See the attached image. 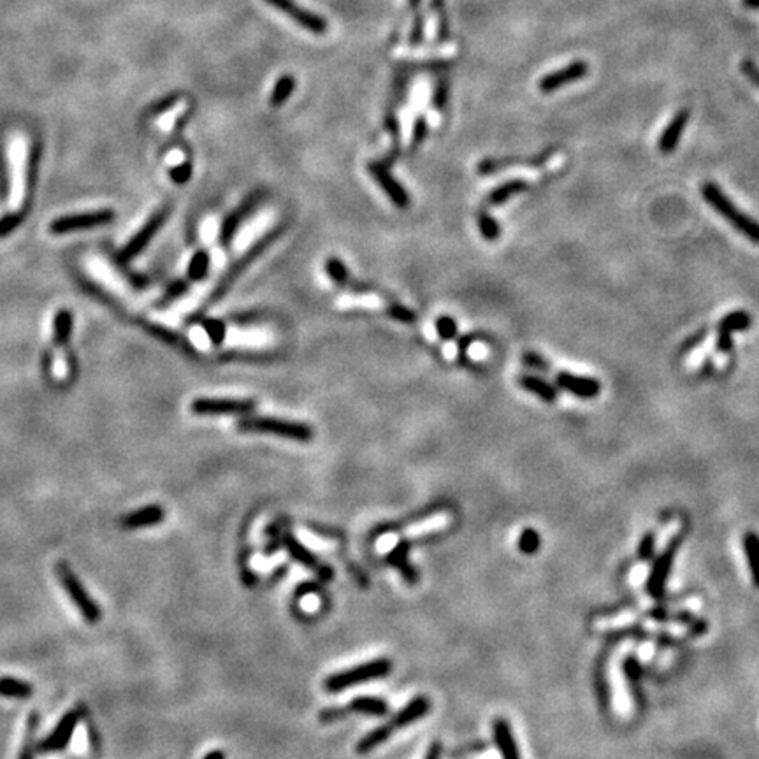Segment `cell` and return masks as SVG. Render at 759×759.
Here are the masks:
<instances>
[{
    "mask_svg": "<svg viewBox=\"0 0 759 759\" xmlns=\"http://www.w3.org/2000/svg\"><path fill=\"white\" fill-rule=\"evenodd\" d=\"M700 193L705 203H707L717 215L723 216L736 233L745 236L750 243H754V245H759V222L754 220L753 216L740 211L733 204V200L720 190L719 185L713 183V181H705V183L701 185Z\"/></svg>",
    "mask_w": 759,
    "mask_h": 759,
    "instance_id": "1",
    "label": "cell"
},
{
    "mask_svg": "<svg viewBox=\"0 0 759 759\" xmlns=\"http://www.w3.org/2000/svg\"><path fill=\"white\" fill-rule=\"evenodd\" d=\"M392 670V663L389 659H373L370 663H362L359 666L350 668V670L340 671V673L329 675L324 681V688L327 693L337 694L341 691L352 688V686L364 684V682L378 681V678L387 677Z\"/></svg>",
    "mask_w": 759,
    "mask_h": 759,
    "instance_id": "2",
    "label": "cell"
},
{
    "mask_svg": "<svg viewBox=\"0 0 759 759\" xmlns=\"http://www.w3.org/2000/svg\"><path fill=\"white\" fill-rule=\"evenodd\" d=\"M55 573L56 576H58L60 584H62L63 591H66L67 596L72 599V603H74L76 608L79 610L83 618H85L88 624H97L102 617L101 608H98L97 603L90 598V594L86 593V589L83 587V584L79 582V579L76 576V573L72 571L69 564H67L66 561H58V563L55 564Z\"/></svg>",
    "mask_w": 759,
    "mask_h": 759,
    "instance_id": "3",
    "label": "cell"
},
{
    "mask_svg": "<svg viewBox=\"0 0 759 759\" xmlns=\"http://www.w3.org/2000/svg\"><path fill=\"white\" fill-rule=\"evenodd\" d=\"M238 427L245 432H271V434L282 436V438L294 439V442L308 443L313 438V429L306 424L292 422V420L275 419V417H253V419H243Z\"/></svg>",
    "mask_w": 759,
    "mask_h": 759,
    "instance_id": "4",
    "label": "cell"
},
{
    "mask_svg": "<svg viewBox=\"0 0 759 759\" xmlns=\"http://www.w3.org/2000/svg\"><path fill=\"white\" fill-rule=\"evenodd\" d=\"M282 230H283V229H282V227H278V229L271 230V233H269V234H265V236H264V238H260V239H259V241H257V243H255V245H253V246H252V248H250V250H248V252H246V253H245V255H243V257H241V259H239V260L236 262V264H234V265H233V268H230V269H229V271H227V272H225V275H223V278H222V280H220V283H218V285H216V288H215V290H213V294H211V297H210V302H216V301H218V299H222V297H223V295H225V294H227V292H229V288H230V287H233V283H234V282H236V278H238V276H239V275H241V272H243V271H245V269H246V268H248V265H250V264H252V262H253V260H255V259H257V257H259V255H260V253H262V252H264V250H265V248H268V246H269V245H271V243H272V241H275V239L280 236V234H282Z\"/></svg>",
    "mask_w": 759,
    "mask_h": 759,
    "instance_id": "5",
    "label": "cell"
},
{
    "mask_svg": "<svg viewBox=\"0 0 759 759\" xmlns=\"http://www.w3.org/2000/svg\"><path fill=\"white\" fill-rule=\"evenodd\" d=\"M86 713V708L83 705H78L76 708H72L66 713V715L60 719V723L56 724L55 730L49 733L46 738L41 740L36 745V753L39 754H49V753H60L67 747L69 740L74 735L76 728H78L81 717Z\"/></svg>",
    "mask_w": 759,
    "mask_h": 759,
    "instance_id": "6",
    "label": "cell"
},
{
    "mask_svg": "<svg viewBox=\"0 0 759 759\" xmlns=\"http://www.w3.org/2000/svg\"><path fill=\"white\" fill-rule=\"evenodd\" d=\"M264 2L271 6L272 9L280 11L287 18H290L292 21H295L301 29L313 34V36H325L327 34V20L322 18L320 14L313 13V11L301 7L295 0H264Z\"/></svg>",
    "mask_w": 759,
    "mask_h": 759,
    "instance_id": "7",
    "label": "cell"
},
{
    "mask_svg": "<svg viewBox=\"0 0 759 759\" xmlns=\"http://www.w3.org/2000/svg\"><path fill=\"white\" fill-rule=\"evenodd\" d=\"M678 545H681V540L675 536L671 538L666 549L659 554L656 563L652 564L647 580V593L651 598L659 599L664 594V587H666L668 576H670L671 566H673V559L675 556H677Z\"/></svg>",
    "mask_w": 759,
    "mask_h": 759,
    "instance_id": "8",
    "label": "cell"
},
{
    "mask_svg": "<svg viewBox=\"0 0 759 759\" xmlns=\"http://www.w3.org/2000/svg\"><path fill=\"white\" fill-rule=\"evenodd\" d=\"M111 220H115V213H113L111 210H101V211H92V213L60 216V218L53 220V222L49 223V233L67 234V233H74V230L93 229V227L106 225V223H109Z\"/></svg>",
    "mask_w": 759,
    "mask_h": 759,
    "instance_id": "9",
    "label": "cell"
},
{
    "mask_svg": "<svg viewBox=\"0 0 759 759\" xmlns=\"http://www.w3.org/2000/svg\"><path fill=\"white\" fill-rule=\"evenodd\" d=\"M587 74H589V63L584 62V60H575V62L568 63L566 67H561V69L550 72V74H545L538 81V88H540L541 93H552L556 90L571 85V83L580 81Z\"/></svg>",
    "mask_w": 759,
    "mask_h": 759,
    "instance_id": "10",
    "label": "cell"
},
{
    "mask_svg": "<svg viewBox=\"0 0 759 759\" xmlns=\"http://www.w3.org/2000/svg\"><path fill=\"white\" fill-rule=\"evenodd\" d=\"M167 215H169V210H167V208H164V210L157 211V213L151 216V218L148 220V222L141 227V230H139V233H136L134 238H132L131 241L127 243V246H125V248L121 250V253H120L121 260L128 262V260L136 259V257H138L139 253H141L143 250L146 248L148 243H150L151 239H153L155 234L158 233V229H161V227L164 225Z\"/></svg>",
    "mask_w": 759,
    "mask_h": 759,
    "instance_id": "11",
    "label": "cell"
},
{
    "mask_svg": "<svg viewBox=\"0 0 759 759\" xmlns=\"http://www.w3.org/2000/svg\"><path fill=\"white\" fill-rule=\"evenodd\" d=\"M556 382L559 389L579 399H594L601 394V383L598 378L584 377V375L569 373V371H561L556 375Z\"/></svg>",
    "mask_w": 759,
    "mask_h": 759,
    "instance_id": "12",
    "label": "cell"
},
{
    "mask_svg": "<svg viewBox=\"0 0 759 759\" xmlns=\"http://www.w3.org/2000/svg\"><path fill=\"white\" fill-rule=\"evenodd\" d=\"M262 200H264V193L262 192L252 193V195H248L245 200H243L241 206H238L233 213L223 220L222 229H220V243H222V246L230 245V241L234 239V234H236L238 227L241 225V223L257 210V206H259Z\"/></svg>",
    "mask_w": 759,
    "mask_h": 759,
    "instance_id": "13",
    "label": "cell"
},
{
    "mask_svg": "<svg viewBox=\"0 0 759 759\" xmlns=\"http://www.w3.org/2000/svg\"><path fill=\"white\" fill-rule=\"evenodd\" d=\"M255 408V403L248 399H195L192 403V412L197 415H234V413H248Z\"/></svg>",
    "mask_w": 759,
    "mask_h": 759,
    "instance_id": "14",
    "label": "cell"
},
{
    "mask_svg": "<svg viewBox=\"0 0 759 759\" xmlns=\"http://www.w3.org/2000/svg\"><path fill=\"white\" fill-rule=\"evenodd\" d=\"M691 120V109L689 108H682L678 109L677 113L673 115V118L670 120V123L664 127L663 134L659 136V141H658V150L661 151L663 155H670L671 151L677 150L678 143H681L682 139V134H684L686 127H688Z\"/></svg>",
    "mask_w": 759,
    "mask_h": 759,
    "instance_id": "15",
    "label": "cell"
},
{
    "mask_svg": "<svg viewBox=\"0 0 759 759\" xmlns=\"http://www.w3.org/2000/svg\"><path fill=\"white\" fill-rule=\"evenodd\" d=\"M370 173L373 174L375 180L378 181L380 187L385 190V193L390 197V200H392L394 204H397L399 208L408 206L409 204L408 193H406L404 188L401 187L396 180H394V176L389 173L387 165L380 164V162H375V164L370 165Z\"/></svg>",
    "mask_w": 759,
    "mask_h": 759,
    "instance_id": "16",
    "label": "cell"
},
{
    "mask_svg": "<svg viewBox=\"0 0 759 759\" xmlns=\"http://www.w3.org/2000/svg\"><path fill=\"white\" fill-rule=\"evenodd\" d=\"M283 545L285 549H287V552L290 554L292 557H294L297 563H301L302 566L310 568V569H315V571L318 573V575L322 576V579H331L332 576V571L329 568L322 566L320 563H318L317 557L313 556V554L310 552V549H306L305 545L301 544V541L297 540V538H294L292 534H285L283 536Z\"/></svg>",
    "mask_w": 759,
    "mask_h": 759,
    "instance_id": "17",
    "label": "cell"
},
{
    "mask_svg": "<svg viewBox=\"0 0 759 759\" xmlns=\"http://www.w3.org/2000/svg\"><path fill=\"white\" fill-rule=\"evenodd\" d=\"M492 731H494V740L498 750L501 754V759H521V753H519L517 742H515L514 731H511L510 723L506 719H496L492 723Z\"/></svg>",
    "mask_w": 759,
    "mask_h": 759,
    "instance_id": "18",
    "label": "cell"
},
{
    "mask_svg": "<svg viewBox=\"0 0 759 759\" xmlns=\"http://www.w3.org/2000/svg\"><path fill=\"white\" fill-rule=\"evenodd\" d=\"M165 511L162 510L158 504H150V506L141 508V510H136L132 514L123 515L121 517V527L125 529H141V527H150L155 524H161L164 521Z\"/></svg>",
    "mask_w": 759,
    "mask_h": 759,
    "instance_id": "19",
    "label": "cell"
},
{
    "mask_svg": "<svg viewBox=\"0 0 759 759\" xmlns=\"http://www.w3.org/2000/svg\"><path fill=\"white\" fill-rule=\"evenodd\" d=\"M429 708H431V701H429L427 696L413 698V700L409 701L404 708H401V710L394 715V719L390 720V724H392L394 730L409 726V724L422 719V717L429 712Z\"/></svg>",
    "mask_w": 759,
    "mask_h": 759,
    "instance_id": "20",
    "label": "cell"
},
{
    "mask_svg": "<svg viewBox=\"0 0 759 759\" xmlns=\"http://www.w3.org/2000/svg\"><path fill=\"white\" fill-rule=\"evenodd\" d=\"M517 382L524 390H527V392H531L533 396H536L538 399L545 401V403H554V401L557 399V396H559L557 387L554 385V383H550L549 380L538 377V375H521V377L517 378Z\"/></svg>",
    "mask_w": 759,
    "mask_h": 759,
    "instance_id": "21",
    "label": "cell"
},
{
    "mask_svg": "<svg viewBox=\"0 0 759 759\" xmlns=\"http://www.w3.org/2000/svg\"><path fill=\"white\" fill-rule=\"evenodd\" d=\"M527 188H529V183H527L526 180L504 181V183L498 185V187L489 193L487 203L492 204V206H499V204L508 203V200H510L514 195H517V193L526 192Z\"/></svg>",
    "mask_w": 759,
    "mask_h": 759,
    "instance_id": "22",
    "label": "cell"
},
{
    "mask_svg": "<svg viewBox=\"0 0 759 759\" xmlns=\"http://www.w3.org/2000/svg\"><path fill=\"white\" fill-rule=\"evenodd\" d=\"M348 712L383 717V715H387V712H389V707H387V701L382 700V698L359 696L350 701V705H348Z\"/></svg>",
    "mask_w": 759,
    "mask_h": 759,
    "instance_id": "23",
    "label": "cell"
},
{
    "mask_svg": "<svg viewBox=\"0 0 759 759\" xmlns=\"http://www.w3.org/2000/svg\"><path fill=\"white\" fill-rule=\"evenodd\" d=\"M743 552H745L747 563H749V571L753 576L754 586L759 587V534L754 531L743 534Z\"/></svg>",
    "mask_w": 759,
    "mask_h": 759,
    "instance_id": "24",
    "label": "cell"
},
{
    "mask_svg": "<svg viewBox=\"0 0 759 759\" xmlns=\"http://www.w3.org/2000/svg\"><path fill=\"white\" fill-rule=\"evenodd\" d=\"M392 733H394V728L390 723L383 724V726H380V728H375L373 731H370V733L359 740V743H357V753L359 754L371 753V750L377 749L378 745H382L383 742H387Z\"/></svg>",
    "mask_w": 759,
    "mask_h": 759,
    "instance_id": "25",
    "label": "cell"
},
{
    "mask_svg": "<svg viewBox=\"0 0 759 759\" xmlns=\"http://www.w3.org/2000/svg\"><path fill=\"white\" fill-rule=\"evenodd\" d=\"M750 324H753V318H750L747 311H731V313L724 315L720 318V322L717 324V332L733 334L738 331H747V329H750Z\"/></svg>",
    "mask_w": 759,
    "mask_h": 759,
    "instance_id": "26",
    "label": "cell"
},
{
    "mask_svg": "<svg viewBox=\"0 0 759 759\" xmlns=\"http://www.w3.org/2000/svg\"><path fill=\"white\" fill-rule=\"evenodd\" d=\"M37 724H39V713L30 712L29 717H26L25 736H24V742H21V749H20V754H18V759H34V754H36Z\"/></svg>",
    "mask_w": 759,
    "mask_h": 759,
    "instance_id": "27",
    "label": "cell"
},
{
    "mask_svg": "<svg viewBox=\"0 0 759 759\" xmlns=\"http://www.w3.org/2000/svg\"><path fill=\"white\" fill-rule=\"evenodd\" d=\"M72 331V313L67 310H60L53 320V341L58 347L67 345Z\"/></svg>",
    "mask_w": 759,
    "mask_h": 759,
    "instance_id": "28",
    "label": "cell"
},
{
    "mask_svg": "<svg viewBox=\"0 0 759 759\" xmlns=\"http://www.w3.org/2000/svg\"><path fill=\"white\" fill-rule=\"evenodd\" d=\"M295 85H297V83H295L294 76L283 74L282 78H278V81H276L275 88H272V92H271L269 104H271L272 108H282L285 102L288 101V97H290L292 92L295 90Z\"/></svg>",
    "mask_w": 759,
    "mask_h": 759,
    "instance_id": "29",
    "label": "cell"
},
{
    "mask_svg": "<svg viewBox=\"0 0 759 759\" xmlns=\"http://www.w3.org/2000/svg\"><path fill=\"white\" fill-rule=\"evenodd\" d=\"M34 686L11 677H0V694L7 698H30Z\"/></svg>",
    "mask_w": 759,
    "mask_h": 759,
    "instance_id": "30",
    "label": "cell"
},
{
    "mask_svg": "<svg viewBox=\"0 0 759 759\" xmlns=\"http://www.w3.org/2000/svg\"><path fill=\"white\" fill-rule=\"evenodd\" d=\"M431 9L434 11L436 29H438L436 39H438V43H447L450 39V21L449 14H447L445 0H431Z\"/></svg>",
    "mask_w": 759,
    "mask_h": 759,
    "instance_id": "31",
    "label": "cell"
},
{
    "mask_svg": "<svg viewBox=\"0 0 759 759\" xmlns=\"http://www.w3.org/2000/svg\"><path fill=\"white\" fill-rule=\"evenodd\" d=\"M208 269H210V253L206 250H199L188 264V278L199 282L208 275Z\"/></svg>",
    "mask_w": 759,
    "mask_h": 759,
    "instance_id": "32",
    "label": "cell"
},
{
    "mask_svg": "<svg viewBox=\"0 0 759 759\" xmlns=\"http://www.w3.org/2000/svg\"><path fill=\"white\" fill-rule=\"evenodd\" d=\"M390 563L396 564L397 568L401 569V573H403L404 580H408L409 584H415L417 582V571L413 569L412 566L408 564V561H406V549L404 545H399L396 550H394L392 554H390Z\"/></svg>",
    "mask_w": 759,
    "mask_h": 759,
    "instance_id": "33",
    "label": "cell"
},
{
    "mask_svg": "<svg viewBox=\"0 0 759 759\" xmlns=\"http://www.w3.org/2000/svg\"><path fill=\"white\" fill-rule=\"evenodd\" d=\"M540 545H541V540L536 529L527 527V529L522 531L521 536H519V550L524 554H527V556L536 554L538 550H540Z\"/></svg>",
    "mask_w": 759,
    "mask_h": 759,
    "instance_id": "34",
    "label": "cell"
},
{
    "mask_svg": "<svg viewBox=\"0 0 759 759\" xmlns=\"http://www.w3.org/2000/svg\"><path fill=\"white\" fill-rule=\"evenodd\" d=\"M478 227H480L482 236L487 239V241H496V239L499 238L501 229L498 220L492 218V216L485 213V211H482V213L478 215Z\"/></svg>",
    "mask_w": 759,
    "mask_h": 759,
    "instance_id": "35",
    "label": "cell"
},
{
    "mask_svg": "<svg viewBox=\"0 0 759 759\" xmlns=\"http://www.w3.org/2000/svg\"><path fill=\"white\" fill-rule=\"evenodd\" d=\"M424 37H426V21L420 11H415V16H413L412 30H409L408 44L409 46L417 48L424 43Z\"/></svg>",
    "mask_w": 759,
    "mask_h": 759,
    "instance_id": "36",
    "label": "cell"
},
{
    "mask_svg": "<svg viewBox=\"0 0 759 759\" xmlns=\"http://www.w3.org/2000/svg\"><path fill=\"white\" fill-rule=\"evenodd\" d=\"M522 364L529 370L540 371V373H550L552 371V364L545 359L544 355H540L538 352H526L522 355Z\"/></svg>",
    "mask_w": 759,
    "mask_h": 759,
    "instance_id": "37",
    "label": "cell"
},
{
    "mask_svg": "<svg viewBox=\"0 0 759 759\" xmlns=\"http://www.w3.org/2000/svg\"><path fill=\"white\" fill-rule=\"evenodd\" d=\"M636 621V613H622V616L601 618V621L596 622V629H616V628H624V626L633 624Z\"/></svg>",
    "mask_w": 759,
    "mask_h": 759,
    "instance_id": "38",
    "label": "cell"
},
{
    "mask_svg": "<svg viewBox=\"0 0 759 759\" xmlns=\"http://www.w3.org/2000/svg\"><path fill=\"white\" fill-rule=\"evenodd\" d=\"M325 269H327V275L331 276V280H332L334 283L345 285V283L348 282V271H347V268H345V264L341 260L329 259L327 265H325Z\"/></svg>",
    "mask_w": 759,
    "mask_h": 759,
    "instance_id": "39",
    "label": "cell"
},
{
    "mask_svg": "<svg viewBox=\"0 0 759 759\" xmlns=\"http://www.w3.org/2000/svg\"><path fill=\"white\" fill-rule=\"evenodd\" d=\"M436 331H438L442 340H454V337L457 336V324H455L454 318L439 317L438 320H436Z\"/></svg>",
    "mask_w": 759,
    "mask_h": 759,
    "instance_id": "40",
    "label": "cell"
},
{
    "mask_svg": "<svg viewBox=\"0 0 759 759\" xmlns=\"http://www.w3.org/2000/svg\"><path fill=\"white\" fill-rule=\"evenodd\" d=\"M707 336H708V329L707 327H701V329H698V331L694 332V334H691L688 340H686L684 343H682L681 355H688L693 350H696V348L700 347V345L703 343L705 340H707Z\"/></svg>",
    "mask_w": 759,
    "mask_h": 759,
    "instance_id": "41",
    "label": "cell"
},
{
    "mask_svg": "<svg viewBox=\"0 0 759 759\" xmlns=\"http://www.w3.org/2000/svg\"><path fill=\"white\" fill-rule=\"evenodd\" d=\"M656 545H658V541H656V533H645V536L641 538L640 541V546H638V557L641 561H651L652 557H654V552H656Z\"/></svg>",
    "mask_w": 759,
    "mask_h": 759,
    "instance_id": "42",
    "label": "cell"
},
{
    "mask_svg": "<svg viewBox=\"0 0 759 759\" xmlns=\"http://www.w3.org/2000/svg\"><path fill=\"white\" fill-rule=\"evenodd\" d=\"M178 101H180V93L174 92V93L165 95V97H162L161 101L155 102V104L151 106L150 109H148V115H150V116H158V115H162V113L169 111V109L173 108V106L176 104Z\"/></svg>",
    "mask_w": 759,
    "mask_h": 759,
    "instance_id": "43",
    "label": "cell"
},
{
    "mask_svg": "<svg viewBox=\"0 0 759 759\" xmlns=\"http://www.w3.org/2000/svg\"><path fill=\"white\" fill-rule=\"evenodd\" d=\"M24 220V213H9L0 218V238L7 236V234L13 233L18 225Z\"/></svg>",
    "mask_w": 759,
    "mask_h": 759,
    "instance_id": "44",
    "label": "cell"
},
{
    "mask_svg": "<svg viewBox=\"0 0 759 759\" xmlns=\"http://www.w3.org/2000/svg\"><path fill=\"white\" fill-rule=\"evenodd\" d=\"M204 329H206L208 336L211 337V341H213L215 345H220L223 341V337H225V325H223L222 322L208 320L206 324H204Z\"/></svg>",
    "mask_w": 759,
    "mask_h": 759,
    "instance_id": "45",
    "label": "cell"
},
{
    "mask_svg": "<svg viewBox=\"0 0 759 759\" xmlns=\"http://www.w3.org/2000/svg\"><path fill=\"white\" fill-rule=\"evenodd\" d=\"M447 98H449V83L445 79H439L434 88V95H432V104H434L436 109H443L447 104Z\"/></svg>",
    "mask_w": 759,
    "mask_h": 759,
    "instance_id": "46",
    "label": "cell"
},
{
    "mask_svg": "<svg viewBox=\"0 0 759 759\" xmlns=\"http://www.w3.org/2000/svg\"><path fill=\"white\" fill-rule=\"evenodd\" d=\"M740 71H742V74L745 76V78L749 79L754 86H758L759 88V67L753 62V60H749V58L740 60Z\"/></svg>",
    "mask_w": 759,
    "mask_h": 759,
    "instance_id": "47",
    "label": "cell"
},
{
    "mask_svg": "<svg viewBox=\"0 0 759 759\" xmlns=\"http://www.w3.org/2000/svg\"><path fill=\"white\" fill-rule=\"evenodd\" d=\"M190 178H192V165L188 162H183V164L176 165L170 170V180L178 185H185Z\"/></svg>",
    "mask_w": 759,
    "mask_h": 759,
    "instance_id": "48",
    "label": "cell"
},
{
    "mask_svg": "<svg viewBox=\"0 0 759 759\" xmlns=\"http://www.w3.org/2000/svg\"><path fill=\"white\" fill-rule=\"evenodd\" d=\"M426 136H427V120L424 118V116H419V118L415 120V125H413V132H412L413 146H419V144L426 139Z\"/></svg>",
    "mask_w": 759,
    "mask_h": 759,
    "instance_id": "49",
    "label": "cell"
},
{
    "mask_svg": "<svg viewBox=\"0 0 759 759\" xmlns=\"http://www.w3.org/2000/svg\"><path fill=\"white\" fill-rule=\"evenodd\" d=\"M624 671H626V677H628V681L631 682V684H636V682L640 681V675H641V668H640V663L636 661L635 658H628L624 663Z\"/></svg>",
    "mask_w": 759,
    "mask_h": 759,
    "instance_id": "50",
    "label": "cell"
},
{
    "mask_svg": "<svg viewBox=\"0 0 759 759\" xmlns=\"http://www.w3.org/2000/svg\"><path fill=\"white\" fill-rule=\"evenodd\" d=\"M715 348L719 354H730V352L733 350V334L717 332Z\"/></svg>",
    "mask_w": 759,
    "mask_h": 759,
    "instance_id": "51",
    "label": "cell"
},
{
    "mask_svg": "<svg viewBox=\"0 0 759 759\" xmlns=\"http://www.w3.org/2000/svg\"><path fill=\"white\" fill-rule=\"evenodd\" d=\"M389 313H390V317H394L396 320H399V322H406V324H412V322H415V313H413L412 310L403 308V306H390Z\"/></svg>",
    "mask_w": 759,
    "mask_h": 759,
    "instance_id": "52",
    "label": "cell"
},
{
    "mask_svg": "<svg viewBox=\"0 0 759 759\" xmlns=\"http://www.w3.org/2000/svg\"><path fill=\"white\" fill-rule=\"evenodd\" d=\"M185 292H187V283L181 282V280H178V282H174L169 288H167V292H165V295H164V301H162V302L174 301V299H178L180 295H183Z\"/></svg>",
    "mask_w": 759,
    "mask_h": 759,
    "instance_id": "53",
    "label": "cell"
},
{
    "mask_svg": "<svg viewBox=\"0 0 759 759\" xmlns=\"http://www.w3.org/2000/svg\"><path fill=\"white\" fill-rule=\"evenodd\" d=\"M348 715V708H325L320 712L322 723H332V720L345 719Z\"/></svg>",
    "mask_w": 759,
    "mask_h": 759,
    "instance_id": "54",
    "label": "cell"
},
{
    "mask_svg": "<svg viewBox=\"0 0 759 759\" xmlns=\"http://www.w3.org/2000/svg\"><path fill=\"white\" fill-rule=\"evenodd\" d=\"M439 758H442V745H439V742H434L431 747H429L426 759H439Z\"/></svg>",
    "mask_w": 759,
    "mask_h": 759,
    "instance_id": "55",
    "label": "cell"
},
{
    "mask_svg": "<svg viewBox=\"0 0 759 759\" xmlns=\"http://www.w3.org/2000/svg\"><path fill=\"white\" fill-rule=\"evenodd\" d=\"M742 6L747 9H759V0H742Z\"/></svg>",
    "mask_w": 759,
    "mask_h": 759,
    "instance_id": "56",
    "label": "cell"
},
{
    "mask_svg": "<svg viewBox=\"0 0 759 759\" xmlns=\"http://www.w3.org/2000/svg\"><path fill=\"white\" fill-rule=\"evenodd\" d=\"M204 759H225V756H223V753H220V750H211V753H208L206 756H204Z\"/></svg>",
    "mask_w": 759,
    "mask_h": 759,
    "instance_id": "57",
    "label": "cell"
},
{
    "mask_svg": "<svg viewBox=\"0 0 759 759\" xmlns=\"http://www.w3.org/2000/svg\"><path fill=\"white\" fill-rule=\"evenodd\" d=\"M408 4H409V7H412L413 11H419V7H420V4H422V0H408Z\"/></svg>",
    "mask_w": 759,
    "mask_h": 759,
    "instance_id": "58",
    "label": "cell"
}]
</instances>
